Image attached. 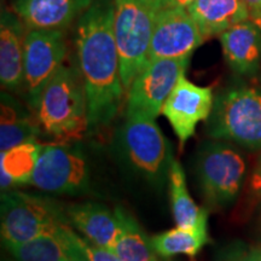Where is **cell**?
Instances as JSON below:
<instances>
[{
  "instance_id": "cell-1",
  "label": "cell",
  "mask_w": 261,
  "mask_h": 261,
  "mask_svg": "<svg viewBox=\"0 0 261 261\" xmlns=\"http://www.w3.org/2000/svg\"><path fill=\"white\" fill-rule=\"evenodd\" d=\"M77 60L87 98L89 128L109 125L119 113L125 87L114 35V0H93L76 25Z\"/></svg>"
},
{
  "instance_id": "cell-2",
  "label": "cell",
  "mask_w": 261,
  "mask_h": 261,
  "mask_svg": "<svg viewBox=\"0 0 261 261\" xmlns=\"http://www.w3.org/2000/svg\"><path fill=\"white\" fill-rule=\"evenodd\" d=\"M37 113L40 126L55 138H81L89 128L87 98L81 73L62 64L45 87Z\"/></svg>"
},
{
  "instance_id": "cell-3",
  "label": "cell",
  "mask_w": 261,
  "mask_h": 261,
  "mask_svg": "<svg viewBox=\"0 0 261 261\" xmlns=\"http://www.w3.org/2000/svg\"><path fill=\"white\" fill-rule=\"evenodd\" d=\"M159 0H114V35L126 91L149 63Z\"/></svg>"
},
{
  "instance_id": "cell-4",
  "label": "cell",
  "mask_w": 261,
  "mask_h": 261,
  "mask_svg": "<svg viewBox=\"0 0 261 261\" xmlns=\"http://www.w3.org/2000/svg\"><path fill=\"white\" fill-rule=\"evenodd\" d=\"M63 225L69 221L56 202L19 191L2 196V238L6 247L25 243Z\"/></svg>"
},
{
  "instance_id": "cell-5",
  "label": "cell",
  "mask_w": 261,
  "mask_h": 261,
  "mask_svg": "<svg viewBox=\"0 0 261 261\" xmlns=\"http://www.w3.org/2000/svg\"><path fill=\"white\" fill-rule=\"evenodd\" d=\"M208 133L249 150L261 149V92L243 87L225 93L214 107Z\"/></svg>"
},
{
  "instance_id": "cell-6",
  "label": "cell",
  "mask_w": 261,
  "mask_h": 261,
  "mask_svg": "<svg viewBox=\"0 0 261 261\" xmlns=\"http://www.w3.org/2000/svg\"><path fill=\"white\" fill-rule=\"evenodd\" d=\"M67 55L64 33L60 29H31L24 40V97L37 112L41 94Z\"/></svg>"
},
{
  "instance_id": "cell-7",
  "label": "cell",
  "mask_w": 261,
  "mask_h": 261,
  "mask_svg": "<svg viewBox=\"0 0 261 261\" xmlns=\"http://www.w3.org/2000/svg\"><path fill=\"white\" fill-rule=\"evenodd\" d=\"M29 184L54 194H79L89 187L86 160L68 145H42Z\"/></svg>"
},
{
  "instance_id": "cell-8",
  "label": "cell",
  "mask_w": 261,
  "mask_h": 261,
  "mask_svg": "<svg viewBox=\"0 0 261 261\" xmlns=\"http://www.w3.org/2000/svg\"><path fill=\"white\" fill-rule=\"evenodd\" d=\"M197 169L205 200L213 205H225L232 202L241 190L246 162L234 149L215 143L201 152Z\"/></svg>"
},
{
  "instance_id": "cell-9",
  "label": "cell",
  "mask_w": 261,
  "mask_h": 261,
  "mask_svg": "<svg viewBox=\"0 0 261 261\" xmlns=\"http://www.w3.org/2000/svg\"><path fill=\"white\" fill-rule=\"evenodd\" d=\"M189 62L190 56L150 61L128 89L127 114L140 113L156 119Z\"/></svg>"
},
{
  "instance_id": "cell-10",
  "label": "cell",
  "mask_w": 261,
  "mask_h": 261,
  "mask_svg": "<svg viewBox=\"0 0 261 261\" xmlns=\"http://www.w3.org/2000/svg\"><path fill=\"white\" fill-rule=\"evenodd\" d=\"M123 145L132 165L149 178H161L169 169V146L156 119L145 114H127Z\"/></svg>"
},
{
  "instance_id": "cell-11",
  "label": "cell",
  "mask_w": 261,
  "mask_h": 261,
  "mask_svg": "<svg viewBox=\"0 0 261 261\" xmlns=\"http://www.w3.org/2000/svg\"><path fill=\"white\" fill-rule=\"evenodd\" d=\"M204 38L187 9L162 8L156 16L149 62L191 56Z\"/></svg>"
},
{
  "instance_id": "cell-12",
  "label": "cell",
  "mask_w": 261,
  "mask_h": 261,
  "mask_svg": "<svg viewBox=\"0 0 261 261\" xmlns=\"http://www.w3.org/2000/svg\"><path fill=\"white\" fill-rule=\"evenodd\" d=\"M213 110V92L211 87L192 84L185 77H179L177 85L162 107V115L171 123L180 146L194 136L196 127L208 119Z\"/></svg>"
},
{
  "instance_id": "cell-13",
  "label": "cell",
  "mask_w": 261,
  "mask_h": 261,
  "mask_svg": "<svg viewBox=\"0 0 261 261\" xmlns=\"http://www.w3.org/2000/svg\"><path fill=\"white\" fill-rule=\"evenodd\" d=\"M6 248L16 261H87L80 236L69 225H63L25 243Z\"/></svg>"
},
{
  "instance_id": "cell-14",
  "label": "cell",
  "mask_w": 261,
  "mask_h": 261,
  "mask_svg": "<svg viewBox=\"0 0 261 261\" xmlns=\"http://www.w3.org/2000/svg\"><path fill=\"white\" fill-rule=\"evenodd\" d=\"M24 23L15 12L3 10L0 21V81L3 89L17 91L23 85Z\"/></svg>"
},
{
  "instance_id": "cell-15",
  "label": "cell",
  "mask_w": 261,
  "mask_h": 261,
  "mask_svg": "<svg viewBox=\"0 0 261 261\" xmlns=\"http://www.w3.org/2000/svg\"><path fill=\"white\" fill-rule=\"evenodd\" d=\"M93 0H12L14 12L29 29H63Z\"/></svg>"
},
{
  "instance_id": "cell-16",
  "label": "cell",
  "mask_w": 261,
  "mask_h": 261,
  "mask_svg": "<svg viewBox=\"0 0 261 261\" xmlns=\"http://www.w3.org/2000/svg\"><path fill=\"white\" fill-rule=\"evenodd\" d=\"M225 60L237 74L250 75L261 60V28L254 22H241L220 34Z\"/></svg>"
},
{
  "instance_id": "cell-17",
  "label": "cell",
  "mask_w": 261,
  "mask_h": 261,
  "mask_svg": "<svg viewBox=\"0 0 261 261\" xmlns=\"http://www.w3.org/2000/svg\"><path fill=\"white\" fill-rule=\"evenodd\" d=\"M69 225L76 228L87 241L99 247L113 249L119 234V219L115 211L106 205L84 202L65 208Z\"/></svg>"
},
{
  "instance_id": "cell-18",
  "label": "cell",
  "mask_w": 261,
  "mask_h": 261,
  "mask_svg": "<svg viewBox=\"0 0 261 261\" xmlns=\"http://www.w3.org/2000/svg\"><path fill=\"white\" fill-rule=\"evenodd\" d=\"M188 11L204 39L223 34L228 28L249 19L242 0H195Z\"/></svg>"
},
{
  "instance_id": "cell-19",
  "label": "cell",
  "mask_w": 261,
  "mask_h": 261,
  "mask_svg": "<svg viewBox=\"0 0 261 261\" xmlns=\"http://www.w3.org/2000/svg\"><path fill=\"white\" fill-rule=\"evenodd\" d=\"M168 177L173 218L177 226L184 228L207 226V211L197 207L191 198L187 189L185 173L178 161H171Z\"/></svg>"
},
{
  "instance_id": "cell-20",
  "label": "cell",
  "mask_w": 261,
  "mask_h": 261,
  "mask_svg": "<svg viewBox=\"0 0 261 261\" xmlns=\"http://www.w3.org/2000/svg\"><path fill=\"white\" fill-rule=\"evenodd\" d=\"M119 219V234L113 250L122 261H159V254L152 247L135 218L123 208H115Z\"/></svg>"
},
{
  "instance_id": "cell-21",
  "label": "cell",
  "mask_w": 261,
  "mask_h": 261,
  "mask_svg": "<svg viewBox=\"0 0 261 261\" xmlns=\"http://www.w3.org/2000/svg\"><path fill=\"white\" fill-rule=\"evenodd\" d=\"M39 126L31 117L19 110L9 96H2V120H0V148L6 151L24 143L37 142Z\"/></svg>"
},
{
  "instance_id": "cell-22",
  "label": "cell",
  "mask_w": 261,
  "mask_h": 261,
  "mask_svg": "<svg viewBox=\"0 0 261 261\" xmlns=\"http://www.w3.org/2000/svg\"><path fill=\"white\" fill-rule=\"evenodd\" d=\"M208 242L207 226L184 228L177 226L151 238L152 247L160 256L169 259L175 255L195 256Z\"/></svg>"
},
{
  "instance_id": "cell-23",
  "label": "cell",
  "mask_w": 261,
  "mask_h": 261,
  "mask_svg": "<svg viewBox=\"0 0 261 261\" xmlns=\"http://www.w3.org/2000/svg\"><path fill=\"white\" fill-rule=\"evenodd\" d=\"M42 145L37 142L24 143L2 151V169L14 179L16 184H29Z\"/></svg>"
},
{
  "instance_id": "cell-24",
  "label": "cell",
  "mask_w": 261,
  "mask_h": 261,
  "mask_svg": "<svg viewBox=\"0 0 261 261\" xmlns=\"http://www.w3.org/2000/svg\"><path fill=\"white\" fill-rule=\"evenodd\" d=\"M80 244L87 261H122L113 249L96 246L86 238L80 237Z\"/></svg>"
},
{
  "instance_id": "cell-25",
  "label": "cell",
  "mask_w": 261,
  "mask_h": 261,
  "mask_svg": "<svg viewBox=\"0 0 261 261\" xmlns=\"http://www.w3.org/2000/svg\"><path fill=\"white\" fill-rule=\"evenodd\" d=\"M249 14V19L261 28V0H242Z\"/></svg>"
},
{
  "instance_id": "cell-26",
  "label": "cell",
  "mask_w": 261,
  "mask_h": 261,
  "mask_svg": "<svg viewBox=\"0 0 261 261\" xmlns=\"http://www.w3.org/2000/svg\"><path fill=\"white\" fill-rule=\"evenodd\" d=\"M250 192L254 197L261 198V159L257 162L250 179Z\"/></svg>"
},
{
  "instance_id": "cell-27",
  "label": "cell",
  "mask_w": 261,
  "mask_h": 261,
  "mask_svg": "<svg viewBox=\"0 0 261 261\" xmlns=\"http://www.w3.org/2000/svg\"><path fill=\"white\" fill-rule=\"evenodd\" d=\"M160 9L162 8H180L189 9L194 4L195 0H159Z\"/></svg>"
},
{
  "instance_id": "cell-28",
  "label": "cell",
  "mask_w": 261,
  "mask_h": 261,
  "mask_svg": "<svg viewBox=\"0 0 261 261\" xmlns=\"http://www.w3.org/2000/svg\"><path fill=\"white\" fill-rule=\"evenodd\" d=\"M247 261H261V249H256L248 256Z\"/></svg>"
}]
</instances>
